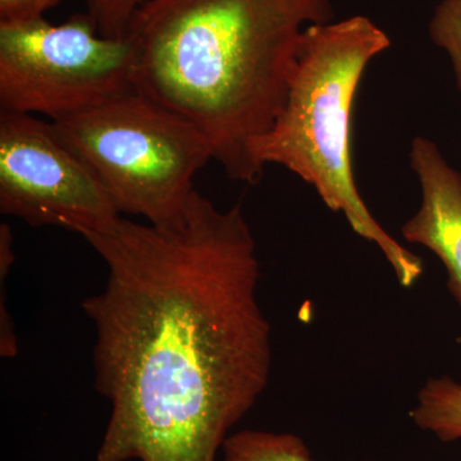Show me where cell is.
I'll return each mask as SVG.
<instances>
[{"label": "cell", "mask_w": 461, "mask_h": 461, "mask_svg": "<svg viewBox=\"0 0 461 461\" xmlns=\"http://www.w3.org/2000/svg\"><path fill=\"white\" fill-rule=\"evenodd\" d=\"M84 239L108 268L83 303L96 390L112 405L95 461H215L272 368L241 205L221 211L195 190L177 222L120 217Z\"/></svg>", "instance_id": "cell-1"}, {"label": "cell", "mask_w": 461, "mask_h": 461, "mask_svg": "<svg viewBox=\"0 0 461 461\" xmlns=\"http://www.w3.org/2000/svg\"><path fill=\"white\" fill-rule=\"evenodd\" d=\"M332 17L330 0H148L126 33L133 90L195 126L229 177L257 184L303 32Z\"/></svg>", "instance_id": "cell-2"}, {"label": "cell", "mask_w": 461, "mask_h": 461, "mask_svg": "<svg viewBox=\"0 0 461 461\" xmlns=\"http://www.w3.org/2000/svg\"><path fill=\"white\" fill-rule=\"evenodd\" d=\"M391 41L368 17L305 27L286 102L260 144L264 166L278 165L311 185L330 211L386 258L403 287L423 275L420 258L373 217L360 196L351 159V122L366 67Z\"/></svg>", "instance_id": "cell-3"}, {"label": "cell", "mask_w": 461, "mask_h": 461, "mask_svg": "<svg viewBox=\"0 0 461 461\" xmlns=\"http://www.w3.org/2000/svg\"><path fill=\"white\" fill-rule=\"evenodd\" d=\"M50 122L120 213L158 226L181 220L194 177L213 159L195 126L136 90Z\"/></svg>", "instance_id": "cell-4"}, {"label": "cell", "mask_w": 461, "mask_h": 461, "mask_svg": "<svg viewBox=\"0 0 461 461\" xmlns=\"http://www.w3.org/2000/svg\"><path fill=\"white\" fill-rule=\"evenodd\" d=\"M132 60L129 39L100 35L89 14L0 23V108L50 121L77 113L133 90Z\"/></svg>", "instance_id": "cell-5"}, {"label": "cell", "mask_w": 461, "mask_h": 461, "mask_svg": "<svg viewBox=\"0 0 461 461\" xmlns=\"http://www.w3.org/2000/svg\"><path fill=\"white\" fill-rule=\"evenodd\" d=\"M0 212L32 227H60L83 238L121 217L51 122L9 112L0 113Z\"/></svg>", "instance_id": "cell-6"}, {"label": "cell", "mask_w": 461, "mask_h": 461, "mask_svg": "<svg viewBox=\"0 0 461 461\" xmlns=\"http://www.w3.org/2000/svg\"><path fill=\"white\" fill-rule=\"evenodd\" d=\"M411 168L421 187V204L403 224L406 241L429 249L447 272V288L461 309V173L455 171L435 142L412 140Z\"/></svg>", "instance_id": "cell-7"}, {"label": "cell", "mask_w": 461, "mask_h": 461, "mask_svg": "<svg viewBox=\"0 0 461 461\" xmlns=\"http://www.w3.org/2000/svg\"><path fill=\"white\" fill-rule=\"evenodd\" d=\"M411 420L439 441L461 439V384L447 375L429 379L418 393Z\"/></svg>", "instance_id": "cell-8"}, {"label": "cell", "mask_w": 461, "mask_h": 461, "mask_svg": "<svg viewBox=\"0 0 461 461\" xmlns=\"http://www.w3.org/2000/svg\"><path fill=\"white\" fill-rule=\"evenodd\" d=\"M222 461H313L304 439L294 433L241 430L227 437Z\"/></svg>", "instance_id": "cell-9"}, {"label": "cell", "mask_w": 461, "mask_h": 461, "mask_svg": "<svg viewBox=\"0 0 461 461\" xmlns=\"http://www.w3.org/2000/svg\"><path fill=\"white\" fill-rule=\"evenodd\" d=\"M429 35L453 60L457 87L461 91V0H444L437 5L429 23Z\"/></svg>", "instance_id": "cell-10"}, {"label": "cell", "mask_w": 461, "mask_h": 461, "mask_svg": "<svg viewBox=\"0 0 461 461\" xmlns=\"http://www.w3.org/2000/svg\"><path fill=\"white\" fill-rule=\"evenodd\" d=\"M148 0H87L89 12L100 35L124 39L136 12Z\"/></svg>", "instance_id": "cell-11"}, {"label": "cell", "mask_w": 461, "mask_h": 461, "mask_svg": "<svg viewBox=\"0 0 461 461\" xmlns=\"http://www.w3.org/2000/svg\"><path fill=\"white\" fill-rule=\"evenodd\" d=\"M59 0H0V23H25L44 17Z\"/></svg>", "instance_id": "cell-12"}]
</instances>
